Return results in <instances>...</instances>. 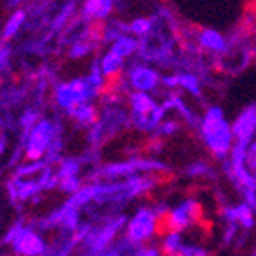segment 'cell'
<instances>
[{"label": "cell", "mask_w": 256, "mask_h": 256, "mask_svg": "<svg viewBox=\"0 0 256 256\" xmlns=\"http://www.w3.org/2000/svg\"><path fill=\"white\" fill-rule=\"evenodd\" d=\"M199 134L204 142L206 149L214 154V158L226 162L231 149L235 147V136H233L231 124L224 116V111L218 106H210L204 111L199 124Z\"/></svg>", "instance_id": "obj_1"}, {"label": "cell", "mask_w": 256, "mask_h": 256, "mask_svg": "<svg viewBox=\"0 0 256 256\" xmlns=\"http://www.w3.org/2000/svg\"><path fill=\"white\" fill-rule=\"evenodd\" d=\"M131 110L132 120L140 128H152L160 126L163 120V108H160L147 94H132L131 95Z\"/></svg>", "instance_id": "obj_2"}, {"label": "cell", "mask_w": 256, "mask_h": 256, "mask_svg": "<svg viewBox=\"0 0 256 256\" xmlns=\"http://www.w3.org/2000/svg\"><path fill=\"white\" fill-rule=\"evenodd\" d=\"M156 236V210L142 208L128 224V238L132 244H144Z\"/></svg>", "instance_id": "obj_3"}, {"label": "cell", "mask_w": 256, "mask_h": 256, "mask_svg": "<svg viewBox=\"0 0 256 256\" xmlns=\"http://www.w3.org/2000/svg\"><path fill=\"white\" fill-rule=\"evenodd\" d=\"M236 146L248 147L256 140V104H249L240 111L231 124Z\"/></svg>", "instance_id": "obj_4"}, {"label": "cell", "mask_w": 256, "mask_h": 256, "mask_svg": "<svg viewBox=\"0 0 256 256\" xmlns=\"http://www.w3.org/2000/svg\"><path fill=\"white\" fill-rule=\"evenodd\" d=\"M52 138H54V128L48 122H40L29 131L26 146V156L29 162H38L45 150L50 147Z\"/></svg>", "instance_id": "obj_5"}, {"label": "cell", "mask_w": 256, "mask_h": 256, "mask_svg": "<svg viewBox=\"0 0 256 256\" xmlns=\"http://www.w3.org/2000/svg\"><path fill=\"white\" fill-rule=\"evenodd\" d=\"M13 249L22 256H40L45 252L47 244L43 238L30 230H16L13 235Z\"/></svg>", "instance_id": "obj_6"}, {"label": "cell", "mask_w": 256, "mask_h": 256, "mask_svg": "<svg viewBox=\"0 0 256 256\" xmlns=\"http://www.w3.org/2000/svg\"><path fill=\"white\" fill-rule=\"evenodd\" d=\"M197 45L201 50H206L215 56H228L230 54V40L215 29H201L196 38Z\"/></svg>", "instance_id": "obj_7"}, {"label": "cell", "mask_w": 256, "mask_h": 256, "mask_svg": "<svg viewBox=\"0 0 256 256\" xmlns=\"http://www.w3.org/2000/svg\"><path fill=\"white\" fill-rule=\"evenodd\" d=\"M226 222H235L240 230H252L256 226V214L251 206H248L246 202H240L236 206H228L222 212Z\"/></svg>", "instance_id": "obj_8"}, {"label": "cell", "mask_w": 256, "mask_h": 256, "mask_svg": "<svg viewBox=\"0 0 256 256\" xmlns=\"http://www.w3.org/2000/svg\"><path fill=\"white\" fill-rule=\"evenodd\" d=\"M129 84L138 92V94H146V92L152 90L154 86L158 84L160 77L158 72L149 66H136L128 74Z\"/></svg>", "instance_id": "obj_9"}, {"label": "cell", "mask_w": 256, "mask_h": 256, "mask_svg": "<svg viewBox=\"0 0 256 256\" xmlns=\"http://www.w3.org/2000/svg\"><path fill=\"white\" fill-rule=\"evenodd\" d=\"M111 8H113V4L111 2H86L84 6H82V13H84V16H88L90 20H104V16H106L108 13L111 11Z\"/></svg>", "instance_id": "obj_10"}, {"label": "cell", "mask_w": 256, "mask_h": 256, "mask_svg": "<svg viewBox=\"0 0 256 256\" xmlns=\"http://www.w3.org/2000/svg\"><path fill=\"white\" fill-rule=\"evenodd\" d=\"M24 22H26V11H22V9L14 11V13L9 16L8 24H6V27H4V32H2L4 40L13 38L18 30H20V27L24 26Z\"/></svg>", "instance_id": "obj_11"}, {"label": "cell", "mask_w": 256, "mask_h": 256, "mask_svg": "<svg viewBox=\"0 0 256 256\" xmlns=\"http://www.w3.org/2000/svg\"><path fill=\"white\" fill-rule=\"evenodd\" d=\"M128 30L138 36H147L152 30V20H149V18H136V20H132L128 26Z\"/></svg>", "instance_id": "obj_12"}, {"label": "cell", "mask_w": 256, "mask_h": 256, "mask_svg": "<svg viewBox=\"0 0 256 256\" xmlns=\"http://www.w3.org/2000/svg\"><path fill=\"white\" fill-rule=\"evenodd\" d=\"M176 256H210V254L202 246H199V244H186L184 242L183 246H181L180 251L176 252Z\"/></svg>", "instance_id": "obj_13"}, {"label": "cell", "mask_w": 256, "mask_h": 256, "mask_svg": "<svg viewBox=\"0 0 256 256\" xmlns=\"http://www.w3.org/2000/svg\"><path fill=\"white\" fill-rule=\"evenodd\" d=\"M246 163H248V168L256 174V140L251 142L246 149Z\"/></svg>", "instance_id": "obj_14"}, {"label": "cell", "mask_w": 256, "mask_h": 256, "mask_svg": "<svg viewBox=\"0 0 256 256\" xmlns=\"http://www.w3.org/2000/svg\"><path fill=\"white\" fill-rule=\"evenodd\" d=\"M188 174L192 176V178H206V176L212 174V168H210L206 163L199 162V163H196V165H192L190 168H188Z\"/></svg>", "instance_id": "obj_15"}, {"label": "cell", "mask_w": 256, "mask_h": 256, "mask_svg": "<svg viewBox=\"0 0 256 256\" xmlns=\"http://www.w3.org/2000/svg\"><path fill=\"white\" fill-rule=\"evenodd\" d=\"M251 256H256V248H254V251H252V254Z\"/></svg>", "instance_id": "obj_16"}]
</instances>
